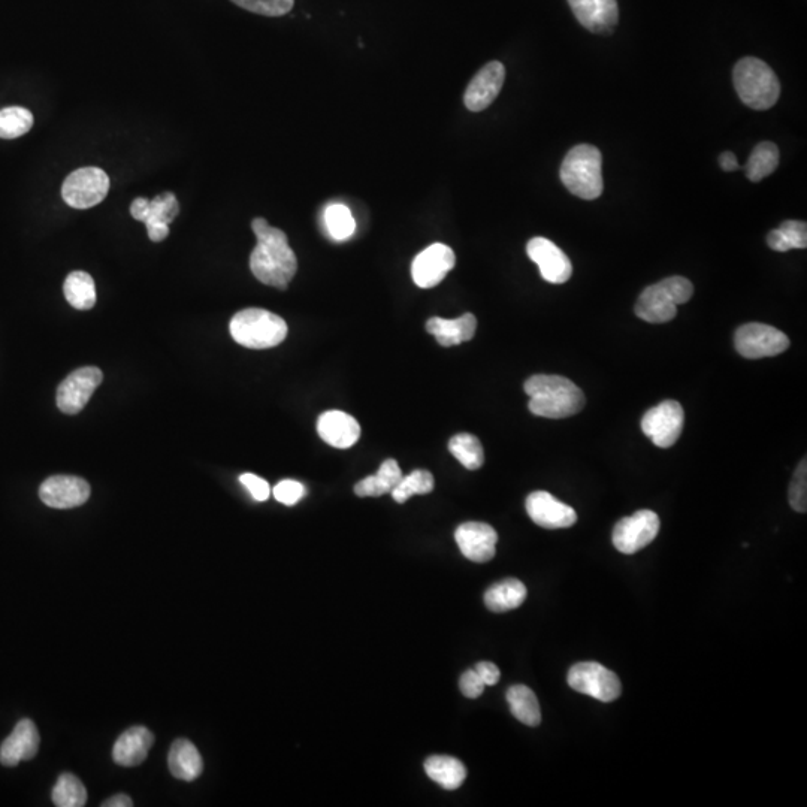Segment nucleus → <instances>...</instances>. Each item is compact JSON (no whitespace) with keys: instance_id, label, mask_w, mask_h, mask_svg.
<instances>
[{"instance_id":"ea45409f","label":"nucleus","mask_w":807,"mask_h":807,"mask_svg":"<svg viewBox=\"0 0 807 807\" xmlns=\"http://www.w3.org/2000/svg\"><path fill=\"white\" fill-rule=\"evenodd\" d=\"M272 492H274L275 500L278 503L284 504V506H295L304 497L305 488L302 483L296 482V480H283V482L275 486Z\"/></svg>"},{"instance_id":"f03ea898","label":"nucleus","mask_w":807,"mask_h":807,"mask_svg":"<svg viewBox=\"0 0 807 807\" xmlns=\"http://www.w3.org/2000/svg\"><path fill=\"white\" fill-rule=\"evenodd\" d=\"M524 388L530 397L528 408L538 417L565 419L585 407L582 389L565 377L537 374L525 382Z\"/></svg>"},{"instance_id":"c03bdc74","label":"nucleus","mask_w":807,"mask_h":807,"mask_svg":"<svg viewBox=\"0 0 807 807\" xmlns=\"http://www.w3.org/2000/svg\"><path fill=\"white\" fill-rule=\"evenodd\" d=\"M719 165L721 168L724 169L725 172H733L740 169L739 160H737L736 154L733 151H724V153L719 156Z\"/></svg>"},{"instance_id":"72a5a7b5","label":"nucleus","mask_w":807,"mask_h":807,"mask_svg":"<svg viewBox=\"0 0 807 807\" xmlns=\"http://www.w3.org/2000/svg\"><path fill=\"white\" fill-rule=\"evenodd\" d=\"M51 799L57 807H81L86 805L87 790L77 776L65 773L54 785Z\"/></svg>"},{"instance_id":"37998d69","label":"nucleus","mask_w":807,"mask_h":807,"mask_svg":"<svg viewBox=\"0 0 807 807\" xmlns=\"http://www.w3.org/2000/svg\"><path fill=\"white\" fill-rule=\"evenodd\" d=\"M477 674H479L480 679L482 682L485 683V686H494L500 682L501 672L494 663H479L476 666Z\"/></svg>"},{"instance_id":"20e7f679","label":"nucleus","mask_w":807,"mask_h":807,"mask_svg":"<svg viewBox=\"0 0 807 807\" xmlns=\"http://www.w3.org/2000/svg\"><path fill=\"white\" fill-rule=\"evenodd\" d=\"M600 150L594 145L580 144L571 148L559 171L562 184L568 192L585 201H594L603 193Z\"/></svg>"},{"instance_id":"ddd939ff","label":"nucleus","mask_w":807,"mask_h":807,"mask_svg":"<svg viewBox=\"0 0 807 807\" xmlns=\"http://www.w3.org/2000/svg\"><path fill=\"white\" fill-rule=\"evenodd\" d=\"M104 382V374L96 367H83L69 374L57 389V407L65 414H78L99 385Z\"/></svg>"},{"instance_id":"473e14b6","label":"nucleus","mask_w":807,"mask_h":807,"mask_svg":"<svg viewBox=\"0 0 807 807\" xmlns=\"http://www.w3.org/2000/svg\"><path fill=\"white\" fill-rule=\"evenodd\" d=\"M449 450L467 470L476 471L485 464V452L476 435L467 432L455 435L450 438Z\"/></svg>"},{"instance_id":"c756f323","label":"nucleus","mask_w":807,"mask_h":807,"mask_svg":"<svg viewBox=\"0 0 807 807\" xmlns=\"http://www.w3.org/2000/svg\"><path fill=\"white\" fill-rule=\"evenodd\" d=\"M66 301L77 310H90L96 304V286L92 275L84 271H74L63 284Z\"/></svg>"},{"instance_id":"a18cd8bd","label":"nucleus","mask_w":807,"mask_h":807,"mask_svg":"<svg viewBox=\"0 0 807 807\" xmlns=\"http://www.w3.org/2000/svg\"><path fill=\"white\" fill-rule=\"evenodd\" d=\"M104 807H131L134 806L132 803L131 797L126 796V794H117V796L111 797L108 799L107 802L102 805Z\"/></svg>"},{"instance_id":"a878e982","label":"nucleus","mask_w":807,"mask_h":807,"mask_svg":"<svg viewBox=\"0 0 807 807\" xmlns=\"http://www.w3.org/2000/svg\"><path fill=\"white\" fill-rule=\"evenodd\" d=\"M425 772L444 790H458L467 778V769L458 758L449 755H432L425 761Z\"/></svg>"},{"instance_id":"aec40b11","label":"nucleus","mask_w":807,"mask_h":807,"mask_svg":"<svg viewBox=\"0 0 807 807\" xmlns=\"http://www.w3.org/2000/svg\"><path fill=\"white\" fill-rule=\"evenodd\" d=\"M574 17L595 35H612L619 21L618 0H568Z\"/></svg>"},{"instance_id":"39448f33","label":"nucleus","mask_w":807,"mask_h":807,"mask_svg":"<svg viewBox=\"0 0 807 807\" xmlns=\"http://www.w3.org/2000/svg\"><path fill=\"white\" fill-rule=\"evenodd\" d=\"M229 329L232 338L247 349H271L287 337V323L264 308L241 310L232 317Z\"/></svg>"},{"instance_id":"b1692460","label":"nucleus","mask_w":807,"mask_h":807,"mask_svg":"<svg viewBox=\"0 0 807 807\" xmlns=\"http://www.w3.org/2000/svg\"><path fill=\"white\" fill-rule=\"evenodd\" d=\"M154 743V736L145 727H132L117 739L113 760L119 766L135 767L144 763Z\"/></svg>"},{"instance_id":"f704fd0d","label":"nucleus","mask_w":807,"mask_h":807,"mask_svg":"<svg viewBox=\"0 0 807 807\" xmlns=\"http://www.w3.org/2000/svg\"><path fill=\"white\" fill-rule=\"evenodd\" d=\"M434 476L426 470H416L403 477L397 488L391 492L398 504H404L413 495H426L434 491Z\"/></svg>"},{"instance_id":"cd10ccee","label":"nucleus","mask_w":807,"mask_h":807,"mask_svg":"<svg viewBox=\"0 0 807 807\" xmlns=\"http://www.w3.org/2000/svg\"><path fill=\"white\" fill-rule=\"evenodd\" d=\"M527 595V586L521 580L506 579L495 583L485 592V604L491 612H509L521 607Z\"/></svg>"},{"instance_id":"7c9ffc66","label":"nucleus","mask_w":807,"mask_h":807,"mask_svg":"<svg viewBox=\"0 0 807 807\" xmlns=\"http://www.w3.org/2000/svg\"><path fill=\"white\" fill-rule=\"evenodd\" d=\"M779 157L778 145L769 141L760 142L745 165L746 177L754 183H760L778 169Z\"/></svg>"},{"instance_id":"58836bf2","label":"nucleus","mask_w":807,"mask_h":807,"mask_svg":"<svg viewBox=\"0 0 807 807\" xmlns=\"http://www.w3.org/2000/svg\"><path fill=\"white\" fill-rule=\"evenodd\" d=\"M791 507L796 512L806 513L807 510V465L806 458L800 462L794 473L793 482L790 485V492H788Z\"/></svg>"},{"instance_id":"4c0bfd02","label":"nucleus","mask_w":807,"mask_h":807,"mask_svg":"<svg viewBox=\"0 0 807 807\" xmlns=\"http://www.w3.org/2000/svg\"><path fill=\"white\" fill-rule=\"evenodd\" d=\"M232 2L255 14L281 17L293 8L295 0H232Z\"/></svg>"},{"instance_id":"e433bc0d","label":"nucleus","mask_w":807,"mask_h":807,"mask_svg":"<svg viewBox=\"0 0 807 807\" xmlns=\"http://www.w3.org/2000/svg\"><path fill=\"white\" fill-rule=\"evenodd\" d=\"M32 126L33 116L26 108L8 107L0 110V138H20L26 135Z\"/></svg>"},{"instance_id":"c85d7f7f","label":"nucleus","mask_w":807,"mask_h":807,"mask_svg":"<svg viewBox=\"0 0 807 807\" xmlns=\"http://www.w3.org/2000/svg\"><path fill=\"white\" fill-rule=\"evenodd\" d=\"M507 703L513 716L528 727H537L541 722L540 704L533 689L525 685H515L507 691Z\"/></svg>"},{"instance_id":"a19ab883","label":"nucleus","mask_w":807,"mask_h":807,"mask_svg":"<svg viewBox=\"0 0 807 807\" xmlns=\"http://www.w3.org/2000/svg\"><path fill=\"white\" fill-rule=\"evenodd\" d=\"M240 482L246 486L247 491L252 494V497L255 498L256 501H267L269 495H271V488H269L267 480L262 479V477L256 476V474L246 473L240 477Z\"/></svg>"},{"instance_id":"a211bd4d","label":"nucleus","mask_w":807,"mask_h":807,"mask_svg":"<svg viewBox=\"0 0 807 807\" xmlns=\"http://www.w3.org/2000/svg\"><path fill=\"white\" fill-rule=\"evenodd\" d=\"M504 80H506V68L503 63L491 62L483 66L468 84L464 96L465 107L473 113H480L491 107L503 89Z\"/></svg>"},{"instance_id":"6e6552de","label":"nucleus","mask_w":807,"mask_h":807,"mask_svg":"<svg viewBox=\"0 0 807 807\" xmlns=\"http://www.w3.org/2000/svg\"><path fill=\"white\" fill-rule=\"evenodd\" d=\"M568 685L580 694L589 695L595 700L610 703L622 694V683L618 674L598 663H579L568 672Z\"/></svg>"},{"instance_id":"79ce46f5","label":"nucleus","mask_w":807,"mask_h":807,"mask_svg":"<svg viewBox=\"0 0 807 807\" xmlns=\"http://www.w3.org/2000/svg\"><path fill=\"white\" fill-rule=\"evenodd\" d=\"M459 689L467 698H479L485 691V683L476 670H467L459 679Z\"/></svg>"},{"instance_id":"9d476101","label":"nucleus","mask_w":807,"mask_h":807,"mask_svg":"<svg viewBox=\"0 0 807 807\" xmlns=\"http://www.w3.org/2000/svg\"><path fill=\"white\" fill-rule=\"evenodd\" d=\"M180 213V204L174 193L165 192L156 198H136L131 205V214L138 222L147 226L148 238L153 243H160L169 235V225Z\"/></svg>"},{"instance_id":"dca6fc26","label":"nucleus","mask_w":807,"mask_h":807,"mask_svg":"<svg viewBox=\"0 0 807 807\" xmlns=\"http://www.w3.org/2000/svg\"><path fill=\"white\" fill-rule=\"evenodd\" d=\"M92 494L89 483L75 476H53L39 488L45 506L53 509H74L83 506Z\"/></svg>"},{"instance_id":"c9c22d12","label":"nucleus","mask_w":807,"mask_h":807,"mask_svg":"<svg viewBox=\"0 0 807 807\" xmlns=\"http://www.w3.org/2000/svg\"><path fill=\"white\" fill-rule=\"evenodd\" d=\"M325 225L331 238L346 241L355 234L356 222L352 211L343 204H332L325 211Z\"/></svg>"},{"instance_id":"bb28decb","label":"nucleus","mask_w":807,"mask_h":807,"mask_svg":"<svg viewBox=\"0 0 807 807\" xmlns=\"http://www.w3.org/2000/svg\"><path fill=\"white\" fill-rule=\"evenodd\" d=\"M403 477L404 474L398 462L395 459H386L374 476L365 477L364 480L356 483L355 494L361 498L382 497V495L391 494Z\"/></svg>"},{"instance_id":"4468645a","label":"nucleus","mask_w":807,"mask_h":807,"mask_svg":"<svg viewBox=\"0 0 807 807\" xmlns=\"http://www.w3.org/2000/svg\"><path fill=\"white\" fill-rule=\"evenodd\" d=\"M455 264V252L449 246L432 244L414 258L411 275L416 286L431 289L444 280V277L455 268Z\"/></svg>"},{"instance_id":"412c9836","label":"nucleus","mask_w":807,"mask_h":807,"mask_svg":"<svg viewBox=\"0 0 807 807\" xmlns=\"http://www.w3.org/2000/svg\"><path fill=\"white\" fill-rule=\"evenodd\" d=\"M39 743L41 737L36 725L30 719H21L0 746V763L6 767H14L21 761L32 760L38 754Z\"/></svg>"},{"instance_id":"9b49d317","label":"nucleus","mask_w":807,"mask_h":807,"mask_svg":"<svg viewBox=\"0 0 807 807\" xmlns=\"http://www.w3.org/2000/svg\"><path fill=\"white\" fill-rule=\"evenodd\" d=\"M660 528L661 521L657 513L639 510L616 524L612 536L613 546L624 555H634L657 538Z\"/></svg>"},{"instance_id":"f257e3e1","label":"nucleus","mask_w":807,"mask_h":807,"mask_svg":"<svg viewBox=\"0 0 807 807\" xmlns=\"http://www.w3.org/2000/svg\"><path fill=\"white\" fill-rule=\"evenodd\" d=\"M252 228L258 238V244L250 256L253 275L267 286L286 290L298 271V261L290 249L287 235L269 226L265 219L253 220Z\"/></svg>"},{"instance_id":"2eb2a0df","label":"nucleus","mask_w":807,"mask_h":807,"mask_svg":"<svg viewBox=\"0 0 807 807\" xmlns=\"http://www.w3.org/2000/svg\"><path fill=\"white\" fill-rule=\"evenodd\" d=\"M525 507H527L531 521L546 530L570 528L577 522L576 510L562 501L556 500L546 491H536L528 495Z\"/></svg>"},{"instance_id":"1a4fd4ad","label":"nucleus","mask_w":807,"mask_h":807,"mask_svg":"<svg viewBox=\"0 0 807 807\" xmlns=\"http://www.w3.org/2000/svg\"><path fill=\"white\" fill-rule=\"evenodd\" d=\"M110 190V178L99 168H81L72 172L62 187L63 201L77 210L101 204Z\"/></svg>"},{"instance_id":"4be33fe9","label":"nucleus","mask_w":807,"mask_h":807,"mask_svg":"<svg viewBox=\"0 0 807 807\" xmlns=\"http://www.w3.org/2000/svg\"><path fill=\"white\" fill-rule=\"evenodd\" d=\"M317 434L335 449H349L358 443L361 426L358 420L344 411L331 410L320 414L317 420Z\"/></svg>"},{"instance_id":"0eeeda50","label":"nucleus","mask_w":807,"mask_h":807,"mask_svg":"<svg viewBox=\"0 0 807 807\" xmlns=\"http://www.w3.org/2000/svg\"><path fill=\"white\" fill-rule=\"evenodd\" d=\"M790 344L784 332L764 323H746L734 335V346L746 359L773 358L787 352Z\"/></svg>"},{"instance_id":"393cba45","label":"nucleus","mask_w":807,"mask_h":807,"mask_svg":"<svg viewBox=\"0 0 807 807\" xmlns=\"http://www.w3.org/2000/svg\"><path fill=\"white\" fill-rule=\"evenodd\" d=\"M169 772L180 781L192 782L204 770L201 754L190 740L178 739L172 743L168 755Z\"/></svg>"},{"instance_id":"f8f14e48","label":"nucleus","mask_w":807,"mask_h":807,"mask_svg":"<svg viewBox=\"0 0 807 807\" xmlns=\"http://www.w3.org/2000/svg\"><path fill=\"white\" fill-rule=\"evenodd\" d=\"M685 423V411L677 401L669 400L646 411L642 431L661 449H669L679 440Z\"/></svg>"},{"instance_id":"7ed1b4c3","label":"nucleus","mask_w":807,"mask_h":807,"mask_svg":"<svg viewBox=\"0 0 807 807\" xmlns=\"http://www.w3.org/2000/svg\"><path fill=\"white\" fill-rule=\"evenodd\" d=\"M733 83L740 101L752 110H769L775 107L781 96L778 75L757 57H745L737 62Z\"/></svg>"},{"instance_id":"5701e85b","label":"nucleus","mask_w":807,"mask_h":807,"mask_svg":"<svg viewBox=\"0 0 807 807\" xmlns=\"http://www.w3.org/2000/svg\"><path fill=\"white\" fill-rule=\"evenodd\" d=\"M426 331L443 347L459 346L473 340L477 331V319L474 314L465 313L458 319H441L431 317L426 322Z\"/></svg>"},{"instance_id":"6ab92c4d","label":"nucleus","mask_w":807,"mask_h":807,"mask_svg":"<svg viewBox=\"0 0 807 807\" xmlns=\"http://www.w3.org/2000/svg\"><path fill=\"white\" fill-rule=\"evenodd\" d=\"M455 540L462 555L479 564L491 561L497 553V531L483 522L459 525L455 531Z\"/></svg>"},{"instance_id":"423d86ee","label":"nucleus","mask_w":807,"mask_h":807,"mask_svg":"<svg viewBox=\"0 0 807 807\" xmlns=\"http://www.w3.org/2000/svg\"><path fill=\"white\" fill-rule=\"evenodd\" d=\"M694 295V286L685 277H669L643 290L637 299L636 311L648 323H667L677 314V305L685 304Z\"/></svg>"},{"instance_id":"f3484780","label":"nucleus","mask_w":807,"mask_h":807,"mask_svg":"<svg viewBox=\"0 0 807 807\" xmlns=\"http://www.w3.org/2000/svg\"><path fill=\"white\" fill-rule=\"evenodd\" d=\"M527 253L531 261L537 264L541 277L552 284H564L573 274L568 256L547 238L536 237L528 243Z\"/></svg>"},{"instance_id":"2f4dec72","label":"nucleus","mask_w":807,"mask_h":807,"mask_svg":"<svg viewBox=\"0 0 807 807\" xmlns=\"http://www.w3.org/2000/svg\"><path fill=\"white\" fill-rule=\"evenodd\" d=\"M767 244L775 252H790L793 249L805 250L807 247V225L799 220H787L778 229L767 235Z\"/></svg>"}]
</instances>
